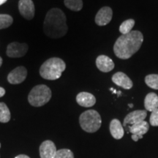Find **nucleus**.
<instances>
[{
	"mask_svg": "<svg viewBox=\"0 0 158 158\" xmlns=\"http://www.w3.org/2000/svg\"><path fill=\"white\" fill-rule=\"evenodd\" d=\"M143 36L139 31H131L127 35H122L114 45V54L122 59H130L141 48Z\"/></svg>",
	"mask_w": 158,
	"mask_h": 158,
	"instance_id": "obj_1",
	"label": "nucleus"
},
{
	"mask_svg": "<svg viewBox=\"0 0 158 158\" xmlns=\"http://www.w3.org/2000/svg\"><path fill=\"white\" fill-rule=\"evenodd\" d=\"M66 15L62 10L52 8L45 15L43 30L47 36L52 39L64 37L68 31Z\"/></svg>",
	"mask_w": 158,
	"mask_h": 158,
	"instance_id": "obj_2",
	"label": "nucleus"
},
{
	"mask_svg": "<svg viewBox=\"0 0 158 158\" xmlns=\"http://www.w3.org/2000/svg\"><path fill=\"white\" fill-rule=\"evenodd\" d=\"M66 69V64L62 59L53 57L48 59L40 68V75L46 80H57L62 76V73Z\"/></svg>",
	"mask_w": 158,
	"mask_h": 158,
	"instance_id": "obj_3",
	"label": "nucleus"
},
{
	"mask_svg": "<svg viewBox=\"0 0 158 158\" xmlns=\"http://www.w3.org/2000/svg\"><path fill=\"white\" fill-rule=\"evenodd\" d=\"M79 123L84 131L87 133H95L101 127V116L97 110H86L81 114Z\"/></svg>",
	"mask_w": 158,
	"mask_h": 158,
	"instance_id": "obj_4",
	"label": "nucleus"
},
{
	"mask_svg": "<svg viewBox=\"0 0 158 158\" xmlns=\"http://www.w3.org/2000/svg\"><path fill=\"white\" fill-rule=\"evenodd\" d=\"M51 91L46 85L40 84L35 86L31 90L28 96V101L31 106L40 107L44 106L51 98Z\"/></svg>",
	"mask_w": 158,
	"mask_h": 158,
	"instance_id": "obj_5",
	"label": "nucleus"
},
{
	"mask_svg": "<svg viewBox=\"0 0 158 158\" xmlns=\"http://www.w3.org/2000/svg\"><path fill=\"white\" fill-rule=\"evenodd\" d=\"M28 48V45L26 43L13 42L7 45L6 54L11 58H19L27 54Z\"/></svg>",
	"mask_w": 158,
	"mask_h": 158,
	"instance_id": "obj_6",
	"label": "nucleus"
},
{
	"mask_svg": "<svg viewBox=\"0 0 158 158\" xmlns=\"http://www.w3.org/2000/svg\"><path fill=\"white\" fill-rule=\"evenodd\" d=\"M19 10L20 14L27 20H31L35 16V9L32 0H20Z\"/></svg>",
	"mask_w": 158,
	"mask_h": 158,
	"instance_id": "obj_7",
	"label": "nucleus"
},
{
	"mask_svg": "<svg viewBox=\"0 0 158 158\" xmlns=\"http://www.w3.org/2000/svg\"><path fill=\"white\" fill-rule=\"evenodd\" d=\"M149 129V123L146 121H143L130 126L128 131L132 133V139L134 141H138L139 139L143 138V135L147 133Z\"/></svg>",
	"mask_w": 158,
	"mask_h": 158,
	"instance_id": "obj_8",
	"label": "nucleus"
},
{
	"mask_svg": "<svg viewBox=\"0 0 158 158\" xmlns=\"http://www.w3.org/2000/svg\"><path fill=\"white\" fill-rule=\"evenodd\" d=\"M27 76V70L20 66L13 70L7 76V81L11 84H19L23 82Z\"/></svg>",
	"mask_w": 158,
	"mask_h": 158,
	"instance_id": "obj_9",
	"label": "nucleus"
},
{
	"mask_svg": "<svg viewBox=\"0 0 158 158\" xmlns=\"http://www.w3.org/2000/svg\"><path fill=\"white\" fill-rule=\"evenodd\" d=\"M147 116V110H137L130 112L129 114L126 116L124 119V126L127 127V125H133L139 122L144 121Z\"/></svg>",
	"mask_w": 158,
	"mask_h": 158,
	"instance_id": "obj_10",
	"label": "nucleus"
},
{
	"mask_svg": "<svg viewBox=\"0 0 158 158\" xmlns=\"http://www.w3.org/2000/svg\"><path fill=\"white\" fill-rule=\"evenodd\" d=\"M113 16V11L109 7H103L98 12L95 16V23L102 27L109 23Z\"/></svg>",
	"mask_w": 158,
	"mask_h": 158,
	"instance_id": "obj_11",
	"label": "nucleus"
},
{
	"mask_svg": "<svg viewBox=\"0 0 158 158\" xmlns=\"http://www.w3.org/2000/svg\"><path fill=\"white\" fill-rule=\"evenodd\" d=\"M56 152V146L51 141H45L40 147V158H54Z\"/></svg>",
	"mask_w": 158,
	"mask_h": 158,
	"instance_id": "obj_12",
	"label": "nucleus"
},
{
	"mask_svg": "<svg viewBox=\"0 0 158 158\" xmlns=\"http://www.w3.org/2000/svg\"><path fill=\"white\" fill-rule=\"evenodd\" d=\"M112 81L124 89H130L133 86L132 80L122 72H117L112 76Z\"/></svg>",
	"mask_w": 158,
	"mask_h": 158,
	"instance_id": "obj_13",
	"label": "nucleus"
},
{
	"mask_svg": "<svg viewBox=\"0 0 158 158\" xmlns=\"http://www.w3.org/2000/svg\"><path fill=\"white\" fill-rule=\"evenodd\" d=\"M96 66L101 72L108 73L114 70L115 65L110 57L106 55H100L96 59Z\"/></svg>",
	"mask_w": 158,
	"mask_h": 158,
	"instance_id": "obj_14",
	"label": "nucleus"
},
{
	"mask_svg": "<svg viewBox=\"0 0 158 158\" xmlns=\"http://www.w3.org/2000/svg\"><path fill=\"white\" fill-rule=\"evenodd\" d=\"M76 101L82 107L89 108L96 103V98L92 94L83 92L76 96Z\"/></svg>",
	"mask_w": 158,
	"mask_h": 158,
	"instance_id": "obj_15",
	"label": "nucleus"
},
{
	"mask_svg": "<svg viewBox=\"0 0 158 158\" xmlns=\"http://www.w3.org/2000/svg\"><path fill=\"white\" fill-rule=\"evenodd\" d=\"M110 132L115 139H121L124 135L123 126L117 118H114L110 123Z\"/></svg>",
	"mask_w": 158,
	"mask_h": 158,
	"instance_id": "obj_16",
	"label": "nucleus"
},
{
	"mask_svg": "<svg viewBox=\"0 0 158 158\" xmlns=\"http://www.w3.org/2000/svg\"><path fill=\"white\" fill-rule=\"evenodd\" d=\"M144 106L146 109L151 112L158 108V96L157 94L154 92L148 94L144 100Z\"/></svg>",
	"mask_w": 158,
	"mask_h": 158,
	"instance_id": "obj_17",
	"label": "nucleus"
},
{
	"mask_svg": "<svg viewBox=\"0 0 158 158\" xmlns=\"http://www.w3.org/2000/svg\"><path fill=\"white\" fill-rule=\"evenodd\" d=\"M10 112L7 105L4 102H0V122L7 123L10 120Z\"/></svg>",
	"mask_w": 158,
	"mask_h": 158,
	"instance_id": "obj_18",
	"label": "nucleus"
},
{
	"mask_svg": "<svg viewBox=\"0 0 158 158\" xmlns=\"http://www.w3.org/2000/svg\"><path fill=\"white\" fill-rule=\"evenodd\" d=\"M64 5L73 11H80L83 7L82 0H64Z\"/></svg>",
	"mask_w": 158,
	"mask_h": 158,
	"instance_id": "obj_19",
	"label": "nucleus"
},
{
	"mask_svg": "<svg viewBox=\"0 0 158 158\" xmlns=\"http://www.w3.org/2000/svg\"><path fill=\"white\" fill-rule=\"evenodd\" d=\"M135 26V21L133 19H128L122 22L119 27V31L122 35H127L132 31Z\"/></svg>",
	"mask_w": 158,
	"mask_h": 158,
	"instance_id": "obj_20",
	"label": "nucleus"
},
{
	"mask_svg": "<svg viewBox=\"0 0 158 158\" xmlns=\"http://www.w3.org/2000/svg\"><path fill=\"white\" fill-rule=\"evenodd\" d=\"M145 83L149 87L158 90V74H150L146 76Z\"/></svg>",
	"mask_w": 158,
	"mask_h": 158,
	"instance_id": "obj_21",
	"label": "nucleus"
},
{
	"mask_svg": "<svg viewBox=\"0 0 158 158\" xmlns=\"http://www.w3.org/2000/svg\"><path fill=\"white\" fill-rule=\"evenodd\" d=\"M13 22L11 15L7 14H0V29L8 28Z\"/></svg>",
	"mask_w": 158,
	"mask_h": 158,
	"instance_id": "obj_22",
	"label": "nucleus"
},
{
	"mask_svg": "<svg viewBox=\"0 0 158 158\" xmlns=\"http://www.w3.org/2000/svg\"><path fill=\"white\" fill-rule=\"evenodd\" d=\"M54 158H74V155L70 149H62L56 152Z\"/></svg>",
	"mask_w": 158,
	"mask_h": 158,
	"instance_id": "obj_23",
	"label": "nucleus"
},
{
	"mask_svg": "<svg viewBox=\"0 0 158 158\" xmlns=\"http://www.w3.org/2000/svg\"><path fill=\"white\" fill-rule=\"evenodd\" d=\"M149 122L152 126H154V127L158 126V108L152 112Z\"/></svg>",
	"mask_w": 158,
	"mask_h": 158,
	"instance_id": "obj_24",
	"label": "nucleus"
},
{
	"mask_svg": "<svg viewBox=\"0 0 158 158\" xmlns=\"http://www.w3.org/2000/svg\"><path fill=\"white\" fill-rule=\"evenodd\" d=\"M5 94V89L2 87H0V98L3 97Z\"/></svg>",
	"mask_w": 158,
	"mask_h": 158,
	"instance_id": "obj_25",
	"label": "nucleus"
},
{
	"mask_svg": "<svg viewBox=\"0 0 158 158\" xmlns=\"http://www.w3.org/2000/svg\"><path fill=\"white\" fill-rule=\"evenodd\" d=\"M15 158H30V157L25 155H18L17 157H15Z\"/></svg>",
	"mask_w": 158,
	"mask_h": 158,
	"instance_id": "obj_26",
	"label": "nucleus"
},
{
	"mask_svg": "<svg viewBox=\"0 0 158 158\" xmlns=\"http://www.w3.org/2000/svg\"><path fill=\"white\" fill-rule=\"evenodd\" d=\"M7 2V0H0V5H3L4 3H5Z\"/></svg>",
	"mask_w": 158,
	"mask_h": 158,
	"instance_id": "obj_27",
	"label": "nucleus"
},
{
	"mask_svg": "<svg viewBox=\"0 0 158 158\" xmlns=\"http://www.w3.org/2000/svg\"><path fill=\"white\" fill-rule=\"evenodd\" d=\"M2 62H3L2 59V57L0 56V67H1L2 64Z\"/></svg>",
	"mask_w": 158,
	"mask_h": 158,
	"instance_id": "obj_28",
	"label": "nucleus"
},
{
	"mask_svg": "<svg viewBox=\"0 0 158 158\" xmlns=\"http://www.w3.org/2000/svg\"><path fill=\"white\" fill-rule=\"evenodd\" d=\"M129 107L130 108H133V104H129Z\"/></svg>",
	"mask_w": 158,
	"mask_h": 158,
	"instance_id": "obj_29",
	"label": "nucleus"
},
{
	"mask_svg": "<svg viewBox=\"0 0 158 158\" xmlns=\"http://www.w3.org/2000/svg\"><path fill=\"white\" fill-rule=\"evenodd\" d=\"M0 147H1V143H0Z\"/></svg>",
	"mask_w": 158,
	"mask_h": 158,
	"instance_id": "obj_30",
	"label": "nucleus"
}]
</instances>
